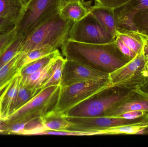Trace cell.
I'll use <instances>...</instances> for the list:
<instances>
[{"label":"cell","mask_w":148,"mask_h":147,"mask_svg":"<svg viewBox=\"0 0 148 147\" xmlns=\"http://www.w3.org/2000/svg\"><path fill=\"white\" fill-rule=\"evenodd\" d=\"M61 48L66 59L108 74L130 61L121 52L115 41L107 44H88L68 39Z\"/></svg>","instance_id":"1"},{"label":"cell","mask_w":148,"mask_h":147,"mask_svg":"<svg viewBox=\"0 0 148 147\" xmlns=\"http://www.w3.org/2000/svg\"><path fill=\"white\" fill-rule=\"evenodd\" d=\"M135 90L110 86L67 111L71 117H113L117 108L134 93Z\"/></svg>","instance_id":"2"},{"label":"cell","mask_w":148,"mask_h":147,"mask_svg":"<svg viewBox=\"0 0 148 147\" xmlns=\"http://www.w3.org/2000/svg\"><path fill=\"white\" fill-rule=\"evenodd\" d=\"M73 22L62 17L60 12L36 27L25 38L21 53L44 47H53L58 49L68 39L69 34Z\"/></svg>","instance_id":"3"},{"label":"cell","mask_w":148,"mask_h":147,"mask_svg":"<svg viewBox=\"0 0 148 147\" xmlns=\"http://www.w3.org/2000/svg\"><path fill=\"white\" fill-rule=\"evenodd\" d=\"M60 86H51L42 89L32 99L10 115L5 124L42 118L56 111Z\"/></svg>","instance_id":"4"},{"label":"cell","mask_w":148,"mask_h":147,"mask_svg":"<svg viewBox=\"0 0 148 147\" xmlns=\"http://www.w3.org/2000/svg\"><path fill=\"white\" fill-rule=\"evenodd\" d=\"M66 2V0H30L23 7L16 23V35L26 38L37 26L59 13Z\"/></svg>","instance_id":"5"},{"label":"cell","mask_w":148,"mask_h":147,"mask_svg":"<svg viewBox=\"0 0 148 147\" xmlns=\"http://www.w3.org/2000/svg\"><path fill=\"white\" fill-rule=\"evenodd\" d=\"M148 62V43L126 64L109 74L110 86L135 90L143 82Z\"/></svg>","instance_id":"6"},{"label":"cell","mask_w":148,"mask_h":147,"mask_svg":"<svg viewBox=\"0 0 148 147\" xmlns=\"http://www.w3.org/2000/svg\"><path fill=\"white\" fill-rule=\"evenodd\" d=\"M110 85L108 78L77 83L60 87L56 111L64 115L76 105Z\"/></svg>","instance_id":"7"},{"label":"cell","mask_w":148,"mask_h":147,"mask_svg":"<svg viewBox=\"0 0 148 147\" xmlns=\"http://www.w3.org/2000/svg\"><path fill=\"white\" fill-rule=\"evenodd\" d=\"M116 38L105 30L89 13L80 20L73 22L68 39L82 43L103 44L113 42Z\"/></svg>","instance_id":"8"},{"label":"cell","mask_w":148,"mask_h":147,"mask_svg":"<svg viewBox=\"0 0 148 147\" xmlns=\"http://www.w3.org/2000/svg\"><path fill=\"white\" fill-rule=\"evenodd\" d=\"M65 116V115H64ZM73 125L67 130L79 132H99L111 128L148 122V116L139 119L129 120L117 117H71L65 116Z\"/></svg>","instance_id":"9"},{"label":"cell","mask_w":148,"mask_h":147,"mask_svg":"<svg viewBox=\"0 0 148 147\" xmlns=\"http://www.w3.org/2000/svg\"><path fill=\"white\" fill-rule=\"evenodd\" d=\"M109 74L78 62L66 59L60 86L63 87L77 83L108 79Z\"/></svg>","instance_id":"10"},{"label":"cell","mask_w":148,"mask_h":147,"mask_svg":"<svg viewBox=\"0 0 148 147\" xmlns=\"http://www.w3.org/2000/svg\"><path fill=\"white\" fill-rule=\"evenodd\" d=\"M148 8V0H133L115 9L118 31H133L132 20L136 13Z\"/></svg>","instance_id":"11"},{"label":"cell","mask_w":148,"mask_h":147,"mask_svg":"<svg viewBox=\"0 0 148 147\" xmlns=\"http://www.w3.org/2000/svg\"><path fill=\"white\" fill-rule=\"evenodd\" d=\"M89 13L105 30L116 37L118 29L114 10L96 4L90 7Z\"/></svg>","instance_id":"12"},{"label":"cell","mask_w":148,"mask_h":147,"mask_svg":"<svg viewBox=\"0 0 148 147\" xmlns=\"http://www.w3.org/2000/svg\"><path fill=\"white\" fill-rule=\"evenodd\" d=\"M21 80L20 72L12 80L8 90L0 100V120L2 121H6L13 113Z\"/></svg>","instance_id":"13"},{"label":"cell","mask_w":148,"mask_h":147,"mask_svg":"<svg viewBox=\"0 0 148 147\" xmlns=\"http://www.w3.org/2000/svg\"><path fill=\"white\" fill-rule=\"evenodd\" d=\"M135 91L134 93L117 108L113 117H118L130 111L140 110L148 113V96L138 89Z\"/></svg>","instance_id":"14"},{"label":"cell","mask_w":148,"mask_h":147,"mask_svg":"<svg viewBox=\"0 0 148 147\" xmlns=\"http://www.w3.org/2000/svg\"><path fill=\"white\" fill-rule=\"evenodd\" d=\"M84 3L79 0L67 1L60 9V14L62 18L73 22L78 21L89 13L90 7Z\"/></svg>","instance_id":"15"},{"label":"cell","mask_w":148,"mask_h":147,"mask_svg":"<svg viewBox=\"0 0 148 147\" xmlns=\"http://www.w3.org/2000/svg\"><path fill=\"white\" fill-rule=\"evenodd\" d=\"M116 37L136 54L140 52L148 43L147 37L137 31H120Z\"/></svg>","instance_id":"16"},{"label":"cell","mask_w":148,"mask_h":147,"mask_svg":"<svg viewBox=\"0 0 148 147\" xmlns=\"http://www.w3.org/2000/svg\"><path fill=\"white\" fill-rule=\"evenodd\" d=\"M55 58L51 60L42 69L34 73L25 77L21 76V83L24 86L30 89H42V85L49 76L52 64Z\"/></svg>","instance_id":"17"},{"label":"cell","mask_w":148,"mask_h":147,"mask_svg":"<svg viewBox=\"0 0 148 147\" xmlns=\"http://www.w3.org/2000/svg\"><path fill=\"white\" fill-rule=\"evenodd\" d=\"M41 119L45 131L67 130L73 125L67 120L64 115L56 111L49 113Z\"/></svg>","instance_id":"18"},{"label":"cell","mask_w":148,"mask_h":147,"mask_svg":"<svg viewBox=\"0 0 148 147\" xmlns=\"http://www.w3.org/2000/svg\"><path fill=\"white\" fill-rule=\"evenodd\" d=\"M23 7L21 0H0V17L11 19L16 23Z\"/></svg>","instance_id":"19"},{"label":"cell","mask_w":148,"mask_h":147,"mask_svg":"<svg viewBox=\"0 0 148 147\" xmlns=\"http://www.w3.org/2000/svg\"><path fill=\"white\" fill-rule=\"evenodd\" d=\"M56 48L50 46L34 49L27 52L21 53L18 61L17 66L20 70L30 63L36 61L56 51Z\"/></svg>","instance_id":"20"},{"label":"cell","mask_w":148,"mask_h":147,"mask_svg":"<svg viewBox=\"0 0 148 147\" xmlns=\"http://www.w3.org/2000/svg\"><path fill=\"white\" fill-rule=\"evenodd\" d=\"M66 59L59 55L54 60L47 79L42 87V89L51 86L60 85Z\"/></svg>","instance_id":"21"},{"label":"cell","mask_w":148,"mask_h":147,"mask_svg":"<svg viewBox=\"0 0 148 147\" xmlns=\"http://www.w3.org/2000/svg\"><path fill=\"white\" fill-rule=\"evenodd\" d=\"M25 38L16 35L0 54V69L21 53V47Z\"/></svg>","instance_id":"22"},{"label":"cell","mask_w":148,"mask_h":147,"mask_svg":"<svg viewBox=\"0 0 148 147\" xmlns=\"http://www.w3.org/2000/svg\"><path fill=\"white\" fill-rule=\"evenodd\" d=\"M148 128V122L111 128L99 132L100 135L140 134Z\"/></svg>","instance_id":"23"},{"label":"cell","mask_w":148,"mask_h":147,"mask_svg":"<svg viewBox=\"0 0 148 147\" xmlns=\"http://www.w3.org/2000/svg\"><path fill=\"white\" fill-rule=\"evenodd\" d=\"M21 53L0 69V88L15 78L20 73L21 70L17 64Z\"/></svg>","instance_id":"24"},{"label":"cell","mask_w":148,"mask_h":147,"mask_svg":"<svg viewBox=\"0 0 148 147\" xmlns=\"http://www.w3.org/2000/svg\"><path fill=\"white\" fill-rule=\"evenodd\" d=\"M60 55H61L60 53L57 49L52 53L30 63L21 70L20 72L21 76L25 77L39 70Z\"/></svg>","instance_id":"25"},{"label":"cell","mask_w":148,"mask_h":147,"mask_svg":"<svg viewBox=\"0 0 148 147\" xmlns=\"http://www.w3.org/2000/svg\"><path fill=\"white\" fill-rule=\"evenodd\" d=\"M133 31H137L148 38V8L136 13L132 20Z\"/></svg>","instance_id":"26"},{"label":"cell","mask_w":148,"mask_h":147,"mask_svg":"<svg viewBox=\"0 0 148 147\" xmlns=\"http://www.w3.org/2000/svg\"><path fill=\"white\" fill-rule=\"evenodd\" d=\"M41 90V89H33L28 88L24 86L21 82L13 112L27 102L36 95H37Z\"/></svg>","instance_id":"27"},{"label":"cell","mask_w":148,"mask_h":147,"mask_svg":"<svg viewBox=\"0 0 148 147\" xmlns=\"http://www.w3.org/2000/svg\"><path fill=\"white\" fill-rule=\"evenodd\" d=\"M46 135L84 136V135H96L98 134V133L96 132H79V131H69V130H64V131L46 130V131H42L38 133L37 135Z\"/></svg>","instance_id":"28"},{"label":"cell","mask_w":148,"mask_h":147,"mask_svg":"<svg viewBox=\"0 0 148 147\" xmlns=\"http://www.w3.org/2000/svg\"><path fill=\"white\" fill-rule=\"evenodd\" d=\"M133 0H95L96 4L115 9L126 5Z\"/></svg>","instance_id":"29"},{"label":"cell","mask_w":148,"mask_h":147,"mask_svg":"<svg viewBox=\"0 0 148 147\" xmlns=\"http://www.w3.org/2000/svg\"><path fill=\"white\" fill-rule=\"evenodd\" d=\"M16 35L15 27L0 34V54Z\"/></svg>","instance_id":"30"},{"label":"cell","mask_w":148,"mask_h":147,"mask_svg":"<svg viewBox=\"0 0 148 147\" xmlns=\"http://www.w3.org/2000/svg\"><path fill=\"white\" fill-rule=\"evenodd\" d=\"M115 42L121 52L129 60H132L136 56V54L132 51L118 37H116V38Z\"/></svg>","instance_id":"31"},{"label":"cell","mask_w":148,"mask_h":147,"mask_svg":"<svg viewBox=\"0 0 148 147\" xmlns=\"http://www.w3.org/2000/svg\"><path fill=\"white\" fill-rule=\"evenodd\" d=\"M148 116V112L140 110L136 111H130L125 112L118 116L117 117H122L129 120L139 119Z\"/></svg>","instance_id":"32"},{"label":"cell","mask_w":148,"mask_h":147,"mask_svg":"<svg viewBox=\"0 0 148 147\" xmlns=\"http://www.w3.org/2000/svg\"><path fill=\"white\" fill-rule=\"evenodd\" d=\"M16 22L8 18L0 17V34L15 27Z\"/></svg>","instance_id":"33"},{"label":"cell","mask_w":148,"mask_h":147,"mask_svg":"<svg viewBox=\"0 0 148 147\" xmlns=\"http://www.w3.org/2000/svg\"><path fill=\"white\" fill-rule=\"evenodd\" d=\"M138 89L143 93L148 96V62L147 66V72L146 75L143 79V82L142 83L140 87L138 88Z\"/></svg>","instance_id":"34"},{"label":"cell","mask_w":148,"mask_h":147,"mask_svg":"<svg viewBox=\"0 0 148 147\" xmlns=\"http://www.w3.org/2000/svg\"><path fill=\"white\" fill-rule=\"evenodd\" d=\"M12 80H11L10 82L7 83V84L4 85H3L2 87H1L0 88V100H1V98L3 96V95H4V94L6 93L7 91L8 90L9 87L10 85V84H11V82H12Z\"/></svg>","instance_id":"35"},{"label":"cell","mask_w":148,"mask_h":147,"mask_svg":"<svg viewBox=\"0 0 148 147\" xmlns=\"http://www.w3.org/2000/svg\"><path fill=\"white\" fill-rule=\"evenodd\" d=\"M141 134H148V128L144 129Z\"/></svg>","instance_id":"36"},{"label":"cell","mask_w":148,"mask_h":147,"mask_svg":"<svg viewBox=\"0 0 148 147\" xmlns=\"http://www.w3.org/2000/svg\"><path fill=\"white\" fill-rule=\"evenodd\" d=\"M21 1L22 3H23V6H24L30 0H21Z\"/></svg>","instance_id":"37"},{"label":"cell","mask_w":148,"mask_h":147,"mask_svg":"<svg viewBox=\"0 0 148 147\" xmlns=\"http://www.w3.org/2000/svg\"><path fill=\"white\" fill-rule=\"evenodd\" d=\"M66 1H71V0H66ZM79 1H82L84 2V0H79Z\"/></svg>","instance_id":"38"}]
</instances>
